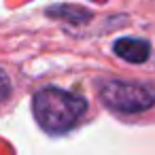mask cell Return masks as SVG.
Wrapping results in <instances>:
<instances>
[{
  "label": "cell",
  "instance_id": "obj_1",
  "mask_svg": "<svg viewBox=\"0 0 155 155\" xmlns=\"http://www.w3.org/2000/svg\"><path fill=\"white\" fill-rule=\"evenodd\" d=\"M85 113L87 100L60 87H43L32 98V115L38 127L53 136L66 134L77 127Z\"/></svg>",
  "mask_w": 155,
  "mask_h": 155
},
{
  "label": "cell",
  "instance_id": "obj_3",
  "mask_svg": "<svg viewBox=\"0 0 155 155\" xmlns=\"http://www.w3.org/2000/svg\"><path fill=\"white\" fill-rule=\"evenodd\" d=\"M113 51L119 58H123L125 62L142 64L151 55V45H149V41H140V38H119V41H115Z\"/></svg>",
  "mask_w": 155,
  "mask_h": 155
},
{
  "label": "cell",
  "instance_id": "obj_2",
  "mask_svg": "<svg viewBox=\"0 0 155 155\" xmlns=\"http://www.w3.org/2000/svg\"><path fill=\"white\" fill-rule=\"evenodd\" d=\"M100 100L117 113H142L155 104V89L147 83L108 79L98 85Z\"/></svg>",
  "mask_w": 155,
  "mask_h": 155
},
{
  "label": "cell",
  "instance_id": "obj_4",
  "mask_svg": "<svg viewBox=\"0 0 155 155\" xmlns=\"http://www.w3.org/2000/svg\"><path fill=\"white\" fill-rule=\"evenodd\" d=\"M9 94H11V81H9L7 72L0 68V102H5L9 98Z\"/></svg>",
  "mask_w": 155,
  "mask_h": 155
}]
</instances>
